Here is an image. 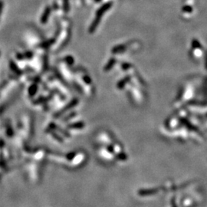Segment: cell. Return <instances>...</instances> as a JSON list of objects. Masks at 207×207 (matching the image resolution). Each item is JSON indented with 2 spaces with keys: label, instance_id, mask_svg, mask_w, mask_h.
Instances as JSON below:
<instances>
[{
  "label": "cell",
  "instance_id": "cell-1",
  "mask_svg": "<svg viewBox=\"0 0 207 207\" xmlns=\"http://www.w3.org/2000/svg\"><path fill=\"white\" fill-rule=\"evenodd\" d=\"M110 5H111V3H107V4H105V5H104L103 6L99 9V11L97 12V16H99V15L100 16V15L104 12L107 11V10L110 8Z\"/></svg>",
  "mask_w": 207,
  "mask_h": 207
}]
</instances>
